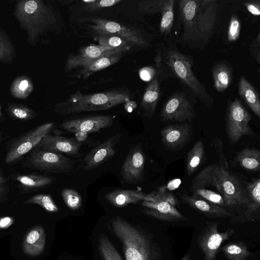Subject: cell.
<instances>
[{
    "mask_svg": "<svg viewBox=\"0 0 260 260\" xmlns=\"http://www.w3.org/2000/svg\"><path fill=\"white\" fill-rule=\"evenodd\" d=\"M213 187L223 198L225 206L230 208L246 207L248 199L245 188L238 178L219 164L204 168L192 179L189 190Z\"/></svg>",
    "mask_w": 260,
    "mask_h": 260,
    "instance_id": "1",
    "label": "cell"
},
{
    "mask_svg": "<svg viewBox=\"0 0 260 260\" xmlns=\"http://www.w3.org/2000/svg\"><path fill=\"white\" fill-rule=\"evenodd\" d=\"M14 15L32 45H35L41 36L53 30L56 21L51 4L42 0L18 1Z\"/></svg>",
    "mask_w": 260,
    "mask_h": 260,
    "instance_id": "2",
    "label": "cell"
},
{
    "mask_svg": "<svg viewBox=\"0 0 260 260\" xmlns=\"http://www.w3.org/2000/svg\"><path fill=\"white\" fill-rule=\"evenodd\" d=\"M128 90L116 89L105 92L83 94L78 90L54 107L56 113L62 115L81 112L105 110L130 101Z\"/></svg>",
    "mask_w": 260,
    "mask_h": 260,
    "instance_id": "3",
    "label": "cell"
},
{
    "mask_svg": "<svg viewBox=\"0 0 260 260\" xmlns=\"http://www.w3.org/2000/svg\"><path fill=\"white\" fill-rule=\"evenodd\" d=\"M110 222L114 235L121 243L126 260H157L153 244L140 228L118 216Z\"/></svg>",
    "mask_w": 260,
    "mask_h": 260,
    "instance_id": "4",
    "label": "cell"
},
{
    "mask_svg": "<svg viewBox=\"0 0 260 260\" xmlns=\"http://www.w3.org/2000/svg\"><path fill=\"white\" fill-rule=\"evenodd\" d=\"M165 61L179 80L190 88L207 107H212L213 99L194 75L191 61L187 56L177 50L169 49L166 52Z\"/></svg>",
    "mask_w": 260,
    "mask_h": 260,
    "instance_id": "5",
    "label": "cell"
},
{
    "mask_svg": "<svg viewBox=\"0 0 260 260\" xmlns=\"http://www.w3.org/2000/svg\"><path fill=\"white\" fill-rule=\"evenodd\" d=\"M86 24L92 32L97 35H112L126 40L130 45L140 47H146L148 42L139 30L130 28L117 22L102 18H88L80 20Z\"/></svg>",
    "mask_w": 260,
    "mask_h": 260,
    "instance_id": "6",
    "label": "cell"
},
{
    "mask_svg": "<svg viewBox=\"0 0 260 260\" xmlns=\"http://www.w3.org/2000/svg\"><path fill=\"white\" fill-rule=\"evenodd\" d=\"M30 167L52 173H71L74 169L76 161L63 154L34 148L28 159Z\"/></svg>",
    "mask_w": 260,
    "mask_h": 260,
    "instance_id": "7",
    "label": "cell"
},
{
    "mask_svg": "<svg viewBox=\"0 0 260 260\" xmlns=\"http://www.w3.org/2000/svg\"><path fill=\"white\" fill-rule=\"evenodd\" d=\"M251 117L238 99L229 106L226 117V133L231 144L237 142L244 136L254 137L255 133L249 125Z\"/></svg>",
    "mask_w": 260,
    "mask_h": 260,
    "instance_id": "8",
    "label": "cell"
},
{
    "mask_svg": "<svg viewBox=\"0 0 260 260\" xmlns=\"http://www.w3.org/2000/svg\"><path fill=\"white\" fill-rule=\"evenodd\" d=\"M55 123L49 122L41 124L23 134L10 145L5 162H15L37 147L42 138L49 134Z\"/></svg>",
    "mask_w": 260,
    "mask_h": 260,
    "instance_id": "9",
    "label": "cell"
},
{
    "mask_svg": "<svg viewBox=\"0 0 260 260\" xmlns=\"http://www.w3.org/2000/svg\"><path fill=\"white\" fill-rule=\"evenodd\" d=\"M194 112L190 102L182 93L171 95L164 105L160 112L161 121L185 123L191 122Z\"/></svg>",
    "mask_w": 260,
    "mask_h": 260,
    "instance_id": "10",
    "label": "cell"
},
{
    "mask_svg": "<svg viewBox=\"0 0 260 260\" xmlns=\"http://www.w3.org/2000/svg\"><path fill=\"white\" fill-rule=\"evenodd\" d=\"M219 224L218 222H208L198 237V242L204 260H215L220 245L235 233L233 229L220 232L218 230Z\"/></svg>",
    "mask_w": 260,
    "mask_h": 260,
    "instance_id": "11",
    "label": "cell"
},
{
    "mask_svg": "<svg viewBox=\"0 0 260 260\" xmlns=\"http://www.w3.org/2000/svg\"><path fill=\"white\" fill-rule=\"evenodd\" d=\"M145 155L141 143L134 146L128 151L120 171L124 182L140 184L144 178Z\"/></svg>",
    "mask_w": 260,
    "mask_h": 260,
    "instance_id": "12",
    "label": "cell"
},
{
    "mask_svg": "<svg viewBox=\"0 0 260 260\" xmlns=\"http://www.w3.org/2000/svg\"><path fill=\"white\" fill-rule=\"evenodd\" d=\"M127 50L116 49L101 45H91L81 48L75 54H71L67 59L65 70L67 72L80 69L90 62L103 56L125 53Z\"/></svg>",
    "mask_w": 260,
    "mask_h": 260,
    "instance_id": "13",
    "label": "cell"
},
{
    "mask_svg": "<svg viewBox=\"0 0 260 260\" xmlns=\"http://www.w3.org/2000/svg\"><path fill=\"white\" fill-rule=\"evenodd\" d=\"M113 123L112 116L108 115H98L71 119L61 122L60 126L70 133L80 132L89 134L108 128L111 126Z\"/></svg>",
    "mask_w": 260,
    "mask_h": 260,
    "instance_id": "14",
    "label": "cell"
},
{
    "mask_svg": "<svg viewBox=\"0 0 260 260\" xmlns=\"http://www.w3.org/2000/svg\"><path fill=\"white\" fill-rule=\"evenodd\" d=\"M121 137V134L117 133L91 150L83 159V169L91 171L112 158L116 153V146Z\"/></svg>",
    "mask_w": 260,
    "mask_h": 260,
    "instance_id": "15",
    "label": "cell"
},
{
    "mask_svg": "<svg viewBox=\"0 0 260 260\" xmlns=\"http://www.w3.org/2000/svg\"><path fill=\"white\" fill-rule=\"evenodd\" d=\"M192 134V126L187 122L167 125L160 132L163 145L172 150L182 148L190 141Z\"/></svg>",
    "mask_w": 260,
    "mask_h": 260,
    "instance_id": "16",
    "label": "cell"
},
{
    "mask_svg": "<svg viewBox=\"0 0 260 260\" xmlns=\"http://www.w3.org/2000/svg\"><path fill=\"white\" fill-rule=\"evenodd\" d=\"M82 144L75 137L67 138L49 133L42 138L37 147L48 151L77 156L80 154Z\"/></svg>",
    "mask_w": 260,
    "mask_h": 260,
    "instance_id": "17",
    "label": "cell"
},
{
    "mask_svg": "<svg viewBox=\"0 0 260 260\" xmlns=\"http://www.w3.org/2000/svg\"><path fill=\"white\" fill-rule=\"evenodd\" d=\"M141 204L144 207L142 212L144 214L156 219L167 221L186 220L175 206L167 202L142 201Z\"/></svg>",
    "mask_w": 260,
    "mask_h": 260,
    "instance_id": "18",
    "label": "cell"
},
{
    "mask_svg": "<svg viewBox=\"0 0 260 260\" xmlns=\"http://www.w3.org/2000/svg\"><path fill=\"white\" fill-rule=\"evenodd\" d=\"M217 6L216 1H213L204 8V11L201 10L197 16L191 39H202L206 41L210 36L216 20Z\"/></svg>",
    "mask_w": 260,
    "mask_h": 260,
    "instance_id": "19",
    "label": "cell"
},
{
    "mask_svg": "<svg viewBox=\"0 0 260 260\" xmlns=\"http://www.w3.org/2000/svg\"><path fill=\"white\" fill-rule=\"evenodd\" d=\"M179 196L184 203L208 217L217 218L232 216V214L225 208L196 194L189 195L183 192L179 193Z\"/></svg>",
    "mask_w": 260,
    "mask_h": 260,
    "instance_id": "20",
    "label": "cell"
},
{
    "mask_svg": "<svg viewBox=\"0 0 260 260\" xmlns=\"http://www.w3.org/2000/svg\"><path fill=\"white\" fill-rule=\"evenodd\" d=\"M105 198L111 205L121 208L129 204H136L140 201H154V192L146 193L141 191L131 189H115L105 195Z\"/></svg>",
    "mask_w": 260,
    "mask_h": 260,
    "instance_id": "21",
    "label": "cell"
},
{
    "mask_svg": "<svg viewBox=\"0 0 260 260\" xmlns=\"http://www.w3.org/2000/svg\"><path fill=\"white\" fill-rule=\"evenodd\" d=\"M180 17L184 26V34L191 38L197 16L203 7L201 1L182 0L179 3Z\"/></svg>",
    "mask_w": 260,
    "mask_h": 260,
    "instance_id": "22",
    "label": "cell"
},
{
    "mask_svg": "<svg viewBox=\"0 0 260 260\" xmlns=\"http://www.w3.org/2000/svg\"><path fill=\"white\" fill-rule=\"evenodd\" d=\"M45 244V231L42 226H37L25 235L23 242V250L27 255L36 256L43 252Z\"/></svg>",
    "mask_w": 260,
    "mask_h": 260,
    "instance_id": "23",
    "label": "cell"
},
{
    "mask_svg": "<svg viewBox=\"0 0 260 260\" xmlns=\"http://www.w3.org/2000/svg\"><path fill=\"white\" fill-rule=\"evenodd\" d=\"M160 96V87L157 78H154L146 88L141 103L142 114L151 119L155 111Z\"/></svg>",
    "mask_w": 260,
    "mask_h": 260,
    "instance_id": "24",
    "label": "cell"
},
{
    "mask_svg": "<svg viewBox=\"0 0 260 260\" xmlns=\"http://www.w3.org/2000/svg\"><path fill=\"white\" fill-rule=\"evenodd\" d=\"M238 92L246 104L256 116L260 118V101L254 86L242 76L238 84Z\"/></svg>",
    "mask_w": 260,
    "mask_h": 260,
    "instance_id": "25",
    "label": "cell"
},
{
    "mask_svg": "<svg viewBox=\"0 0 260 260\" xmlns=\"http://www.w3.org/2000/svg\"><path fill=\"white\" fill-rule=\"evenodd\" d=\"M14 180L19 183V186L22 190L29 191L49 185L56 179L43 175L25 174L15 176Z\"/></svg>",
    "mask_w": 260,
    "mask_h": 260,
    "instance_id": "26",
    "label": "cell"
},
{
    "mask_svg": "<svg viewBox=\"0 0 260 260\" xmlns=\"http://www.w3.org/2000/svg\"><path fill=\"white\" fill-rule=\"evenodd\" d=\"M123 53L108 55L96 58L80 68L77 73L83 78L87 77L95 72L117 62L121 59Z\"/></svg>",
    "mask_w": 260,
    "mask_h": 260,
    "instance_id": "27",
    "label": "cell"
},
{
    "mask_svg": "<svg viewBox=\"0 0 260 260\" xmlns=\"http://www.w3.org/2000/svg\"><path fill=\"white\" fill-rule=\"evenodd\" d=\"M245 190L248 199L245 215L248 219L256 214L260 208V179L255 178L246 184Z\"/></svg>",
    "mask_w": 260,
    "mask_h": 260,
    "instance_id": "28",
    "label": "cell"
},
{
    "mask_svg": "<svg viewBox=\"0 0 260 260\" xmlns=\"http://www.w3.org/2000/svg\"><path fill=\"white\" fill-rule=\"evenodd\" d=\"M236 158L242 168L250 171H259L260 152L257 149L245 148L238 153Z\"/></svg>",
    "mask_w": 260,
    "mask_h": 260,
    "instance_id": "29",
    "label": "cell"
},
{
    "mask_svg": "<svg viewBox=\"0 0 260 260\" xmlns=\"http://www.w3.org/2000/svg\"><path fill=\"white\" fill-rule=\"evenodd\" d=\"M205 158L204 145L201 140L197 141L188 151L186 161V170L191 176L204 162Z\"/></svg>",
    "mask_w": 260,
    "mask_h": 260,
    "instance_id": "30",
    "label": "cell"
},
{
    "mask_svg": "<svg viewBox=\"0 0 260 260\" xmlns=\"http://www.w3.org/2000/svg\"><path fill=\"white\" fill-rule=\"evenodd\" d=\"M214 86L215 89L222 92L230 86L232 79V71L226 64L223 63L214 66L212 71Z\"/></svg>",
    "mask_w": 260,
    "mask_h": 260,
    "instance_id": "31",
    "label": "cell"
},
{
    "mask_svg": "<svg viewBox=\"0 0 260 260\" xmlns=\"http://www.w3.org/2000/svg\"><path fill=\"white\" fill-rule=\"evenodd\" d=\"M228 260H246L253 255L245 243L241 242L229 243L220 248Z\"/></svg>",
    "mask_w": 260,
    "mask_h": 260,
    "instance_id": "32",
    "label": "cell"
},
{
    "mask_svg": "<svg viewBox=\"0 0 260 260\" xmlns=\"http://www.w3.org/2000/svg\"><path fill=\"white\" fill-rule=\"evenodd\" d=\"M174 0H164L161 10V17L159 26L160 32L168 35L171 31L174 22Z\"/></svg>",
    "mask_w": 260,
    "mask_h": 260,
    "instance_id": "33",
    "label": "cell"
},
{
    "mask_svg": "<svg viewBox=\"0 0 260 260\" xmlns=\"http://www.w3.org/2000/svg\"><path fill=\"white\" fill-rule=\"evenodd\" d=\"M33 89V83L30 79L26 76H21L14 81L10 91L12 95L16 98L25 99L29 96Z\"/></svg>",
    "mask_w": 260,
    "mask_h": 260,
    "instance_id": "34",
    "label": "cell"
},
{
    "mask_svg": "<svg viewBox=\"0 0 260 260\" xmlns=\"http://www.w3.org/2000/svg\"><path fill=\"white\" fill-rule=\"evenodd\" d=\"M98 249L103 260H123L117 249L104 233L98 240Z\"/></svg>",
    "mask_w": 260,
    "mask_h": 260,
    "instance_id": "35",
    "label": "cell"
},
{
    "mask_svg": "<svg viewBox=\"0 0 260 260\" xmlns=\"http://www.w3.org/2000/svg\"><path fill=\"white\" fill-rule=\"evenodd\" d=\"M7 111L12 118L20 120H28L37 116L34 110L22 104H9Z\"/></svg>",
    "mask_w": 260,
    "mask_h": 260,
    "instance_id": "36",
    "label": "cell"
},
{
    "mask_svg": "<svg viewBox=\"0 0 260 260\" xmlns=\"http://www.w3.org/2000/svg\"><path fill=\"white\" fill-rule=\"evenodd\" d=\"M99 45L116 49L128 50L130 44L124 39L112 35H98Z\"/></svg>",
    "mask_w": 260,
    "mask_h": 260,
    "instance_id": "37",
    "label": "cell"
},
{
    "mask_svg": "<svg viewBox=\"0 0 260 260\" xmlns=\"http://www.w3.org/2000/svg\"><path fill=\"white\" fill-rule=\"evenodd\" d=\"M14 46L8 36L0 29V61L11 62L15 57Z\"/></svg>",
    "mask_w": 260,
    "mask_h": 260,
    "instance_id": "38",
    "label": "cell"
},
{
    "mask_svg": "<svg viewBox=\"0 0 260 260\" xmlns=\"http://www.w3.org/2000/svg\"><path fill=\"white\" fill-rule=\"evenodd\" d=\"M24 204H35L42 206L49 212H57L59 208L55 203L52 196L49 194H39L31 197Z\"/></svg>",
    "mask_w": 260,
    "mask_h": 260,
    "instance_id": "39",
    "label": "cell"
},
{
    "mask_svg": "<svg viewBox=\"0 0 260 260\" xmlns=\"http://www.w3.org/2000/svg\"><path fill=\"white\" fill-rule=\"evenodd\" d=\"M62 198L66 206L71 210H77L82 205L80 194L73 188H64L61 192Z\"/></svg>",
    "mask_w": 260,
    "mask_h": 260,
    "instance_id": "40",
    "label": "cell"
},
{
    "mask_svg": "<svg viewBox=\"0 0 260 260\" xmlns=\"http://www.w3.org/2000/svg\"><path fill=\"white\" fill-rule=\"evenodd\" d=\"M193 194L221 207L226 206L223 197L218 192L206 188L198 189L192 191Z\"/></svg>",
    "mask_w": 260,
    "mask_h": 260,
    "instance_id": "41",
    "label": "cell"
},
{
    "mask_svg": "<svg viewBox=\"0 0 260 260\" xmlns=\"http://www.w3.org/2000/svg\"><path fill=\"white\" fill-rule=\"evenodd\" d=\"M164 0L141 1L139 4V10L144 14H155L161 12Z\"/></svg>",
    "mask_w": 260,
    "mask_h": 260,
    "instance_id": "42",
    "label": "cell"
},
{
    "mask_svg": "<svg viewBox=\"0 0 260 260\" xmlns=\"http://www.w3.org/2000/svg\"><path fill=\"white\" fill-rule=\"evenodd\" d=\"M119 0H94L93 2L84 4L82 10L87 12H95L102 9L111 7L120 2Z\"/></svg>",
    "mask_w": 260,
    "mask_h": 260,
    "instance_id": "43",
    "label": "cell"
},
{
    "mask_svg": "<svg viewBox=\"0 0 260 260\" xmlns=\"http://www.w3.org/2000/svg\"><path fill=\"white\" fill-rule=\"evenodd\" d=\"M241 30V23L236 15H233L230 19L228 31V40L229 42H235L239 38Z\"/></svg>",
    "mask_w": 260,
    "mask_h": 260,
    "instance_id": "44",
    "label": "cell"
},
{
    "mask_svg": "<svg viewBox=\"0 0 260 260\" xmlns=\"http://www.w3.org/2000/svg\"><path fill=\"white\" fill-rule=\"evenodd\" d=\"M212 143L219 158V164L225 169L230 170L229 163L223 150V147L222 141L219 139H215L213 140Z\"/></svg>",
    "mask_w": 260,
    "mask_h": 260,
    "instance_id": "45",
    "label": "cell"
},
{
    "mask_svg": "<svg viewBox=\"0 0 260 260\" xmlns=\"http://www.w3.org/2000/svg\"><path fill=\"white\" fill-rule=\"evenodd\" d=\"M259 46L260 35L259 32H258L256 37L251 42L250 49L251 55L258 63H259L260 57Z\"/></svg>",
    "mask_w": 260,
    "mask_h": 260,
    "instance_id": "46",
    "label": "cell"
},
{
    "mask_svg": "<svg viewBox=\"0 0 260 260\" xmlns=\"http://www.w3.org/2000/svg\"><path fill=\"white\" fill-rule=\"evenodd\" d=\"M244 6L248 11L254 16H259L260 14L259 1L246 2Z\"/></svg>",
    "mask_w": 260,
    "mask_h": 260,
    "instance_id": "47",
    "label": "cell"
},
{
    "mask_svg": "<svg viewBox=\"0 0 260 260\" xmlns=\"http://www.w3.org/2000/svg\"><path fill=\"white\" fill-rule=\"evenodd\" d=\"M154 73V71L153 69L147 67L142 69L140 71V76L143 80L149 81L153 77Z\"/></svg>",
    "mask_w": 260,
    "mask_h": 260,
    "instance_id": "48",
    "label": "cell"
},
{
    "mask_svg": "<svg viewBox=\"0 0 260 260\" xmlns=\"http://www.w3.org/2000/svg\"><path fill=\"white\" fill-rule=\"evenodd\" d=\"M14 222V219L9 216L0 218V229H6L11 226Z\"/></svg>",
    "mask_w": 260,
    "mask_h": 260,
    "instance_id": "49",
    "label": "cell"
},
{
    "mask_svg": "<svg viewBox=\"0 0 260 260\" xmlns=\"http://www.w3.org/2000/svg\"><path fill=\"white\" fill-rule=\"evenodd\" d=\"M76 139L80 143L85 141L88 137V134L80 132H77L75 133Z\"/></svg>",
    "mask_w": 260,
    "mask_h": 260,
    "instance_id": "50",
    "label": "cell"
},
{
    "mask_svg": "<svg viewBox=\"0 0 260 260\" xmlns=\"http://www.w3.org/2000/svg\"><path fill=\"white\" fill-rule=\"evenodd\" d=\"M7 193V188L4 186H0V202L4 199Z\"/></svg>",
    "mask_w": 260,
    "mask_h": 260,
    "instance_id": "51",
    "label": "cell"
},
{
    "mask_svg": "<svg viewBox=\"0 0 260 260\" xmlns=\"http://www.w3.org/2000/svg\"><path fill=\"white\" fill-rule=\"evenodd\" d=\"M8 178L5 176L2 172L0 171V185L2 186L5 184L8 181Z\"/></svg>",
    "mask_w": 260,
    "mask_h": 260,
    "instance_id": "52",
    "label": "cell"
},
{
    "mask_svg": "<svg viewBox=\"0 0 260 260\" xmlns=\"http://www.w3.org/2000/svg\"><path fill=\"white\" fill-rule=\"evenodd\" d=\"M181 260H193L191 258L190 255L188 253H187L182 258Z\"/></svg>",
    "mask_w": 260,
    "mask_h": 260,
    "instance_id": "53",
    "label": "cell"
},
{
    "mask_svg": "<svg viewBox=\"0 0 260 260\" xmlns=\"http://www.w3.org/2000/svg\"><path fill=\"white\" fill-rule=\"evenodd\" d=\"M2 116H3V114H2V107H1V105L0 104V117H1Z\"/></svg>",
    "mask_w": 260,
    "mask_h": 260,
    "instance_id": "54",
    "label": "cell"
},
{
    "mask_svg": "<svg viewBox=\"0 0 260 260\" xmlns=\"http://www.w3.org/2000/svg\"><path fill=\"white\" fill-rule=\"evenodd\" d=\"M251 260H256V259H251Z\"/></svg>",
    "mask_w": 260,
    "mask_h": 260,
    "instance_id": "55",
    "label": "cell"
},
{
    "mask_svg": "<svg viewBox=\"0 0 260 260\" xmlns=\"http://www.w3.org/2000/svg\"><path fill=\"white\" fill-rule=\"evenodd\" d=\"M0 141H1V139H0Z\"/></svg>",
    "mask_w": 260,
    "mask_h": 260,
    "instance_id": "56",
    "label": "cell"
}]
</instances>
